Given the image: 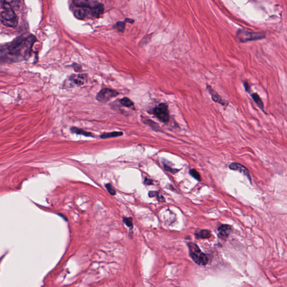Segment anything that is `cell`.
Instances as JSON below:
<instances>
[{
    "label": "cell",
    "mask_w": 287,
    "mask_h": 287,
    "mask_svg": "<svg viewBox=\"0 0 287 287\" xmlns=\"http://www.w3.org/2000/svg\"><path fill=\"white\" fill-rule=\"evenodd\" d=\"M152 182H153V181L151 180H149V179H145V183H146V185H151V184H152Z\"/></svg>",
    "instance_id": "f1b7e54d"
},
{
    "label": "cell",
    "mask_w": 287,
    "mask_h": 287,
    "mask_svg": "<svg viewBox=\"0 0 287 287\" xmlns=\"http://www.w3.org/2000/svg\"><path fill=\"white\" fill-rule=\"evenodd\" d=\"M18 0H2L3 8L5 9L12 8L18 6Z\"/></svg>",
    "instance_id": "8fae6325"
},
{
    "label": "cell",
    "mask_w": 287,
    "mask_h": 287,
    "mask_svg": "<svg viewBox=\"0 0 287 287\" xmlns=\"http://www.w3.org/2000/svg\"><path fill=\"white\" fill-rule=\"evenodd\" d=\"M189 254L195 263L199 265L205 266L209 261L208 256L202 252L196 244L189 242L188 244Z\"/></svg>",
    "instance_id": "7a4b0ae2"
},
{
    "label": "cell",
    "mask_w": 287,
    "mask_h": 287,
    "mask_svg": "<svg viewBox=\"0 0 287 287\" xmlns=\"http://www.w3.org/2000/svg\"><path fill=\"white\" fill-rule=\"evenodd\" d=\"M123 221L125 224L129 227L132 228L133 227V223H132V219L131 218H123Z\"/></svg>",
    "instance_id": "d4e9b609"
},
{
    "label": "cell",
    "mask_w": 287,
    "mask_h": 287,
    "mask_svg": "<svg viewBox=\"0 0 287 287\" xmlns=\"http://www.w3.org/2000/svg\"><path fill=\"white\" fill-rule=\"evenodd\" d=\"M236 36L239 41L244 43L246 42L262 39L265 38V34L262 32H250L242 29L237 31Z\"/></svg>",
    "instance_id": "3957f363"
},
{
    "label": "cell",
    "mask_w": 287,
    "mask_h": 287,
    "mask_svg": "<svg viewBox=\"0 0 287 287\" xmlns=\"http://www.w3.org/2000/svg\"><path fill=\"white\" fill-rule=\"evenodd\" d=\"M153 114L156 117L163 123H167L170 120V113L168 105L161 103L154 108Z\"/></svg>",
    "instance_id": "5b68a950"
},
{
    "label": "cell",
    "mask_w": 287,
    "mask_h": 287,
    "mask_svg": "<svg viewBox=\"0 0 287 287\" xmlns=\"http://www.w3.org/2000/svg\"><path fill=\"white\" fill-rule=\"evenodd\" d=\"M163 165H164V168H165V170L167 171H169L170 172L175 173L177 172L178 171V170L173 169L172 168H171V167H170V166H168L167 164H163Z\"/></svg>",
    "instance_id": "484cf974"
},
{
    "label": "cell",
    "mask_w": 287,
    "mask_h": 287,
    "mask_svg": "<svg viewBox=\"0 0 287 287\" xmlns=\"http://www.w3.org/2000/svg\"><path fill=\"white\" fill-rule=\"evenodd\" d=\"M118 95V93L117 91L108 88H104L99 92L96 98L98 101L105 103Z\"/></svg>",
    "instance_id": "8992f818"
},
{
    "label": "cell",
    "mask_w": 287,
    "mask_h": 287,
    "mask_svg": "<svg viewBox=\"0 0 287 287\" xmlns=\"http://www.w3.org/2000/svg\"><path fill=\"white\" fill-rule=\"evenodd\" d=\"M106 187L107 188L108 191L109 192L110 194L112 195H115L116 194V191L114 188L112 187L110 183H107L106 185Z\"/></svg>",
    "instance_id": "cb8c5ba5"
},
{
    "label": "cell",
    "mask_w": 287,
    "mask_h": 287,
    "mask_svg": "<svg viewBox=\"0 0 287 287\" xmlns=\"http://www.w3.org/2000/svg\"><path fill=\"white\" fill-rule=\"evenodd\" d=\"M149 197H157L158 198V200L159 201H164V198L162 195H161L159 194L158 192L157 191H150L149 192Z\"/></svg>",
    "instance_id": "44dd1931"
},
{
    "label": "cell",
    "mask_w": 287,
    "mask_h": 287,
    "mask_svg": "<svg viewBox=\"0 0 287 287\" xmlns=\"http://www.w3.org/2000/svg\"><path fill=\"white\" fill-rule=\"evenodd\" d=\"M74 15L77 19L82 20L84 19V17L86 16V12L83 9H77L75 11Z\"/></svg>",
    "instance_id": "d6986e66"
},
{
    "label": "cell",
    "mask_w": 287,
    "mask_h": 287,
    "mask_svg": "<svg viewBox=\"0 0 287 287\" xmlns=\"http://www.w3.org/2000/svg\"><path fill=\"white\" fill-rule=\"evenodd\" d=\"M218 237L222 240L227 239L232 231V228L227 224H223L219 227L218 229Z\"/></svg>",
    "instance_id": "30bf717a"
},
{
    "label": "cell",
    "mask_w": 287,
    "mask_h": 287,
    "mask_svg": "<svg viewBox=\"0 0 287 287\" xmlns=\"http://www.w3.org/2000/svg\"><path fill=\"white\" fill-rule=\"evenodd\" d=\"M251 96L252 99H254L255 102L258 106V107H259L260 109L263 111V112H265V110H264V103H263L261 98H260V96H259L257 93H252Z\"/></svg>",
    "instance_id": "7c38bea8"
},
{
    "label": "cell",
    "mask_w": 287,
    "mask_h": 287,
    "mask_svg": "<svg viewBox=\"0 0 287 287\" xmlns=\"http://www.w3.org/2000/svg\"><path fill=\"white\" fill-rule=\"evenodd\" d=\"M207 89H208V92L210 94L211 98L213 99V101H214L221 104L223 106H228V102L223 98L221 96H220L219 94L216 92L215 90L211 87L210 86L207 85Z\"/></svg>",
    "instance_id": "ba28073f"
},
{
    "label": "cell",
    "mask_w": 287,
    "mask_h": 287,
    "mask_svg": "<svg viewBox=\"0 0 287 287\" xmlns=\"http://www.w3.org/2000/svg\"><path fill=\"white\" fill-rule=\"evenodd\" d=\"M243 85H244V87H245V90L247 93H250L251 92V89L250 88V86H249V83L247 82H243Z\"/></svg>",
    "instance_id": "4316f807"
},
{
    "label": "cell",
    "mask_w": 287,
    "mask_h": 287,
    "mask_svg": "<svg viewBox=\"0 0 287 287\" xmlns=\"http://www.w3.org/2000/svg\"><path fill=\"white\" fill-rule=\"evenodd\" d=\"M0 21L7 27H15L18 24V18L13 9H5L0 14Z\"/></svg>",
    "instance_id": "277c9868"
},
{
    "label": "cell",
    "mask_w": 287,
    "mask_h": 287,
    "mask_svg": "<svg viewBox=\"0 0 287 287\" xmlns=\"http://www.w3.org/2000/svg\"><path fill=\"white\" fill-rule=\"evenodd\" d=\"M92 11H93V14L94 15V17H99L101 14H103L104 11V6L101 3L98 4L95 6H94Z\"/></svg>",
    "instance_id": "4fadbf2b"
},
{
    "label": "cell",
    "mask_w": 287,
    "mask_h": 287,
    "mask_svg": "<svg viewBox=\"0 0 287 287\" xmlns=\"http://www.w3.org/2000/svg\"><path fill=\"white\" fill-rule=\"evenodd\" d=\"M229 168L230 170H233V171H237L243 173L244 175L246 176L249 178L250 181H251V177L250 176V173H249V170L247 168L243 166V165L238 163H232L231 164H230Z\"/></svg>",
    "instance_id": "9c48e42d"
},
{
    "label": "cell",
    "mask_w": 287,
    "mask_h": 287,
    "mask_svg": "<svg viewBox=\"0 0 287 287\" xmlns=\"http://www.w3.org/2000/svg\"><path fill=\"white\" fill-rule=\"evenodd\" d=\"M35 40L33 36L27 39L19 38L8 46L0 47V63L17 62L27 58Z\"/></svg>",
    "instance_id": "6da1fadb"
},
{
    "label": "cell",
    "mask_w": 287,
    "mask_h": 287,
    "mask_svg": "<svg viewBox=\"0 0 287 287\" xmlns=\"http://www.w3.org/2000/svg\"><path fill=\"white\" fill-rule=\"evenodd\" d=\"M143 122H144V123H145V124H147L149 126H151V127L154 130L157 131H159L160 127H159L158 125L156 122H154L153 121L145 118V119L143 120Z\"/></svg>",
    "instance_id": "ac0fdd59"
},
{
    "label": "cell",
    "mask_w": 287,
    "mask_h": 287,
    "mask_svg": "<svg viewBox=\"0 0 287 287\" xmlns=\"http://www.w3.org/2000/svg\"><path fill=\"white\" fill-rule=\"evenodd\" d=\"M69 84L71 87L82 86L87 81V76L85 74L72 75L69 77Z\"/></svg>",
    "instance_id": "52a82bcc"
},
{
    "label": "cell",
    "mask_w": 287,
    "mask_h": 287,
    "mask_svg": "<svg viewBox=\"0 0 287 287\" xmlns=\"http://www.w3.org/2000/svg\"><path fill=\"white\" fill-rule=\"evenodd\" d=\"M74 5L79 7H87L89 6L88 0H73Z\"/></svg>",
    "instance_id": "e0dca14e"
},
{
    "label": "cell",
    "mask_w": 287,
    "mask_h": 287,
    "mask_svg": "<svg viewBox=\"0 0 287 287\" xmlns=\"http://www.w3.org/2000/svg\"><path fill=\"white\" fill-rule=\"evenodd\" d=\"M189 173H190V175L192 177L194 178L195 179L199 181H201V176L200 175L199 173L195 169H191V170H190Z\"/></svg>",
    "instance_id": "7402d4cb"
},
{
    "label": "cell",
    "mask_w": 287,
    "mask_h": 287,
    "mask_svg": "<svg viewBox=\"0 0 287 287\" xmlns=\"http://www.w3.org/2000/svg\"><path fill=\"white\" fill-rule=\"evenodd\" d=\"M74 67L76 71H79L80 69L81 68V66H80L79 65L75 63L74 65Z\"/></svg>",
    "instance_id": "83f0119b"
},
{
    "label": "cell",
    "mask_w": 287,
    "mask_h": 287,
    "mask_svg": "<svg viewBox=\"0 0 287 287\" xmlns=\"http://www.w3.org/2000/svg\"><path fill=\"white\" fill-rule=\"evenodd\" d=\"M195 236L196 238L205 239V238H210L211 237V234L210 231H209L208 230H201L198 232L196 233Z\"/></svg>",
    "instance_id": "5bb4252c"
},
{
    "label": "cell",
    "mask_w": 287,
    "mask_h": 287,
    "mask_svg": "<svg viewBox=\"0 0 287 287\" xmlns=\"http://www.w3.org/2000/svg\"><path fill=\"white\" fill-rule=\"evenodd\" d=\"M123 135L122 132H112L110 133H104L101 135V139H108L115 137L120 136Z\"/></svg>",
    "instance_id": "2e32d148"
},
{
    "label": "cell",
    "mask_w": 287,
    "mask_h": 287,
    "mask_svg": "<svg viewBox=\"0 0 287 287\" xmlns=\"http://www.w3.org/2000/svg\"><path fill=\"white\" fill-rule=\"evenodd\" d=\"M71 131L74 134H78V135H82L85 136H93V134L89 132L85 131L82 129H79L77 127H73L71 129Z\"/></svg>",
    "instance_id": "9a60e30c"
},
{
    "label": "cell",
    "mask_w": 287,
    "mask_h": 287,
    "mask_svg": "<svg viewBox=\"0 0 287 287\" xmlns=\"http://www.w3.org/2000/svg\"><path fill=\"white\" fill-rule=\"evenodd\" d=\"M120 102L121 104H122L123 106H125V107H132L134 105V103L130 99L126 98V97L121 99L120 101Z\"/></svg>",
    "instance_id": "ffe728a7"
},
{
    "label": "cell",
    "mask_w": 287,
    "mask_h": 287,
    "mask_svg": "<svg viewBox=\"0 0 287 287\" xmlns=\"http://www.w3.org/2000/svg\"><path fill=\"white\" fill-rule=\"evenodd\" d=\"M115 27H116V29H117V30L120 32H123V30H124V29H125V22H117L116 25H115Z\"/></svg>",
    "instance_id": "603a6c76"
}]
</instances>
